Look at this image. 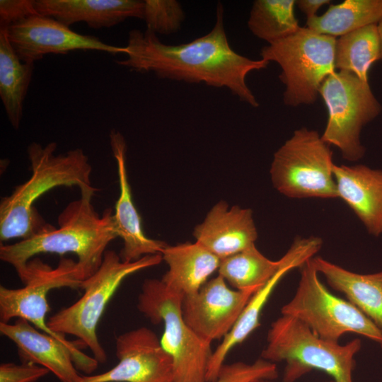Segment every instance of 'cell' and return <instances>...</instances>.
Listing matches in <instances>:
<instances>
[{"instance_id": "obj_1", "label": "cell", "mask_w": 382, "mask_h": 382, "mask_svg": "<svg viewBox=\"0 0 382 382\" xmlns=\"http://www.w3.org/2000/svg\"><path fill=\"white\" fill-rule=\"evenodd\" d=\"M126 59L116 63L131 71L153 72L157 77L226 88L253 108L260 104L246 83L248 74L267 68L269 62L252 59L233 50L224 26V8L219 2L216 21L204 35L180 45H166L146 29L129 32Z\"/></svg>"}, {"instance_id": "obj_2", "label": "cell", "mask_w": 382, "mask_h": 382, "mask_svg": "<svg viewBox=\"0 0 382 382\" xmlns=\"http://www.w3.org/2000/svg\"><path fill=\"white\" fill-rule=\"evenodd\" d=\"M98 189L80 190V198L69 202L58 216L59 227L50 225L35 236L12 244H1L0 259L11 265L22 281L28 263L40 253H73L83 281L100 267L107 246L117 238L110 208L99 216L91 200Z\"/></svg>"}, {"instance_id": "obj_3", "label": "cell", "mask_w": 382, "mask_h": 382, "mask_svg": "<svg viewBox=\"0 0 382 382\" xmlns=\"http://www.w3.org/2000/svg\"><path fill=\"white\" fill-rule=\"evenodd\" d=\"M57 145L33 142L27 149L31 175L0 202V240L26 239L44 231L47 224L35 202L46 192L59 186L91 187L92 167L81 149L56 154Z\"/></svg>"}, {"instance_id": "obj_4", "label": "cell", "mask_w": 382, "mask_h": 382, "mask_svg": "<svg viewBox=\"0 0 382 382\" xmlns=\"http://www.w3.org/2000/svg\"><path fill=\"white\" fill-rule=\"evenodd\" d=\"M361 347L359 339L343 345L324 340L301 321L282 315L270 325L261 357L286 363L283 382H294L313 369L326 373L334 382H353L354 356Z\"/></svg>"}, {"instance_id": "obj_5", "label": "cell", "mask_w": 382, "mask_h": 382, "mask_svg": "<svg viewBox=\"0 0 382 382\" xmlns=\"http://www.w3.org/2000/svg\"><path fill=\"white\" fill-rule=\"evenodd\" d=\"M162 260L161 254H156L124 262L115 251L106 250L98 270L82 282V296L50 317L48 326L57 333L76 337L80 346L88 347L99 363L106 362L107 354L99 342L96 329L107 304L128 276L157 265Z\"/></svg>"}, {"instance_id": "obj_6", "label": "cell", "mask_w": 382, "mask_h": 382, "mask_svg": "<svg viewBox=\"0 0 382 382\" xmlns=\"http://www.w3.org/2000/svg\"><path fill=\"white\" fill-rule=\"evenodd\" d=\"M22 282L25 286L18 289L0 286V319L8 323L14 318H23L37 329L50 335L69 347L74 353L77 370L91 375L99 362L80 350L79 342L66 340L64 335L52 331L48 326L46 316L49 311L47 296L54 289L68 287L81 289V279L77 262L62 258L52 268L39 258L30 260Z\"/></svg>"}, {"instance_id": "obj_7", "label": "cell", "mask_w": 382, "mask_h": 382, "mask_svg": "<svg viewBox=\"0 0 382 382\" xmlns=\"http://www.w3.org/2000/svg\"><path fill=\"white\" fill-rule=\"evenodd\" d=\"M336 41V37L301 27L260 50L262 59L276 62L282 69L279 78L285 86L286 105H308L317 100L323 81L335 71Z\"/></svg>"}, {"instance_id": "obj_8", "label": "cell", "mask_w": 382, "mask_h": 382, "mask_svg": "<svg viewBox=\"0 0 382 382\" xmlns=\"http://www.w3.org/2000/svg\"><path fill=\"white\" fill-rule=\"evenodd\" d=\"M183 298L161 279H148L142 284L137 308L153 323L164 325L161 343L173 358L174 382H207L213 351L184 320Z\"/></svg>"}, {"instance_id": "obj_9", "label": "cell", "mask_w": 382, "mask_h": 382, "mask_svg": "<svg viewBox=\"0 0 382 382\" xmlns=\"http://www.w3.org/2000/svg\"><path fill=\"white\" fill-rule=\"evenodd\" d=\"M332 151L318 131L296 129L274 154L270 173L274 187L292 199L338 198Z\"/></svg>"}, {"instance_id": "obj_10", "label": "cell", "mask_w": 382, "mask_h": 382, "mask_svg": "<svg viewBox=\"0 0 382 382\" xmlns=\"http://www.w3.org/2000/svg\"><path fill=\"white\" fill-rule=\"evenodd\" d=\"M312 258L299 268L296 291L282 306V315L298 319L324 340L338 342L343 335L352 332L382 348V332L352 303L329 291L320 282Z\"/></svg>"}, {"instance_id": "obj_11", "label": "cell", "mask_w": 382, "mask_h": 382, "mask_svg": "<svg viewBox=\"0 0 382 382\" xmlns=\"http://www.w3.org/2000/svg\"><path fill=\"white\" fill-rule=\"evenodd\" d=\"M319 95L328 111L323 140L337 148L344 159L360 160L366 151L360 140L361 129L382 111L369 81L350 72L335 71L323 81Z\"/></svg>"}, {"instance_id": "obj_12", "label": "cell", "mask_w": 382, "mask_h": 382, "mask_svg": "<svg viewBox=\"0 0 382 382\" xmlns=\"http://www.w3.org/2000/svg\"><path fill=\"white\" fill-rule=\"evenodd\" d=\"M115 351L117 365L102 374L81 376L78 382H174L173 358L149 328L120 335Z\"/></svg>"}, {"instance_id": "obj_13", "label": "cell", "mask_w": 382, "mask_h": 382, "mask_svg": "<svg viewBox=\"0 0 382 382\" xmlns=\"http://www.w3.org/2000/svg\"><path fill=\"white\" fill-rule=\"evenodd\" d=\"M8 40L19 59L34 64L49 54H65L74 50H97L124 54L125 47L106 44L92 35L79 34L56 19L40 14L6 28Z\"/></svg>"}, {"instance_id": "obj_14", "label": "cell", "mask_w": 382, "mask_h": 382, "mask_svg": "<svg viewBox=\"0 0 382 382\" xmlns=\"http://www.w3.org/2000/svg\"><path fill=\"white\" fill-rule=\"evenodd\" d=\"M255 291L231 289L218 275L183 298L184 320L199 338L212 344L228 334Z\"/></svg>"}, {"instance_id": "obj_15", "label": "cell", "mask_w": 382, "mask_h": 382, "mask_svg": "<svg viewBox=\"0 0 382 382\" xmlns=\"http://www.w3.org/2000/svg\"><path fill=\"white\" fill-rule=\"evenodd\" d=\"M323 241L316 236L298 238L284 255V262L277 274L255 291L243 308L231 330L213 351L206 376L207 382L215 381L231 350L242 343L260 325L261 312L275 286L283 277L294 268H300L320 250Z\"/></svg>"}, {"instance_id": "obj_16", "label": "cell", "mask_w": 382, "mask_h": 382, "mask_svg": "<svg viewBox=\"0 0 382 382\" xmlns=\"http://www.w3.org/2000/svg\"><path fill=\"white\" fill-rule=\"evenodd\" d=\"M110 144L117 163L120 186L112 216L117 236L123 241V248L119 255L124 262H134L146 255L161 254L168 245L144 234L132 199L126 166L127 144L123 135L116 129L111 130Z\"/></svg>"}, {"instance_id": "obj_17", "label": "cell", "mask_w": 382, "mask_h": 382, "mask_svg": "<svg viewBox=\"0 0 382 382\" xmlns=\"http://www.w3.org/2000/svg\"><path fill=\"white\" fill-rule=\"evenodd\" d=\"M193 236L197 243L223 260L255 245L257 232L250 209H229L221 201L195 228Z\"/></svg>"}, {"instance_id": "obj_18", "label": "cell", "mask_w": 382, "mask_h": 382, "mask_svg": "<svg viewBox=\"0 0 382 382\" xmlns=\"http://www.w3.org/2000/svg\"><path fill=\"white\" fill-rule=\"evenodd\" d=\"M0 332L16 345L23 363L45 367L61 382H78L81 378L73 351L54 337L40 332L26 320L17 318L12 324L0 322Z\"/></svg>"}, {"instance_id": "obj_19", "label": "cell", "mask_w": 382, "mask_h": 382, "mask_svg": "<svg viewBox=\"0 0 382 382\" xmlns=\"http://www.w3.org/2000/svg\"><path fill=\"white\" fill-rule=\"evenodd\" d=\"M338 198L363 224L367 232L382 234V170L363 164L333 166Z\"/></svg>"}, {"instance_id": "obj_20", "label": "cell", "mask_w": 382, "mask_h": 382, "mask_svg": "<svg viewBox=\"0 0 382 382\" xmlns=\"http://www.w3.org/2000/svg\"><path fill=\"white\" fill-rule=\"evenodd\" d=\"M144 1L35 0L38 14L64 25L84 22L93 28H110L128 18H143Z\"/></svg>"}, {"instance_id": "obj_21", "label": "cell", "mask_w": 382, "mask_h": 382, "mask_svg": "<svg viewBox=\"0 0 382 382\" xmlns=\"http://www.w3.org/2000/svg\"><path fill=\"white\" fill-rule=\"evenodd\" d=\"M168 270L161 281L184 297L192 295L218 270L221 260L196 241L168 245L161 253Z\"/></svg>"}, {"instance_id": "obj_22", "label": "cell", "mask_w": 382, "mask_h": 382, "mask_svg": "<svg viewBox=\"0 0 382 382\" xmlns=\"http://www.w3.org/2000/svg\"><path fill=\"white\" fill-rule=\"evenodd\" d=\"M315 268L333 289L345 295L382 332V271L359 274L321 257L312 258Z\"/></svg>"}, {"instance_id": "obj_23", "label": "cell", "mask_w": 382, "mask_h": 382, "mask_svg": "<svg viewBox=\"0 0 382 382\" xmlns=\"http://www.w3.org/2000/svg\"><path fill=\"white\" fill-rule=\"evenodd\" d=\"M34 64L22 62L11 46L6 27H0V97L12 127L19 128L23 102L31 82Z\"/></svg>"}, {"instance_id": "obj_24", "label": "cell", "mask_w": 382, "mask_h": 382, "mask_svg": "<svg viewBox=\"0 0 382 382\" xmlns=\"http://www.w3.org/2000/svg\"><path fill=\"white\" fill-rule=\"evenodd\" d=\"M382 19V0H345L331 4L321 16L307 19L306 27L319 34L341 37Z\"/></svg>"}, {"instance_id": "obj_25", "label": "cell", "mask_w": 382, "mask_h": 382, "mask_svg": "<svg viewBox=\"0 0 382 382\" xmlns=\"http://www.w3.org/2000/svg\"><path fill=\"white\" fill-rule=\"evenodd\" d=\"M284 260L283 255L279 260H272L254 245L221 260L218 273L234 289L257 291L277 274Z\"/></svg>"}, {"instance_id": "obj_26", "label": "cell", "mask_w": 382, "mask_h": 382, "mask_svg": "<svg viewBox=\"0 0 382 382\" xmlns=\"http://www.w3.org/2000/svg\"><path fill=\"white\" fill-rule=\"evenodd\" d=\"M381 59L377 24L361 28L339 37L336 41L335 67L369 81L371 66Z\"/></svg>"}, {"instance_id": "obj_27", "label": "cell", "mask_w": 382, "mask_h": 382, "mask_svg": "<svg viewBox=\"0 0 382 382\" xmlns=\"http://www.w3.org/2000/svg\"><path fill=\"white\" fill-rule=\"evenodd\" d=\"M295 0H255L248 27L257 37L268 44L284 39L299 30L295 16Z\"/></svg>"}, {"instance_id": "obj_28", "label": "cell", "mask_w": 382, "mask_h": 382, "mask_svg": "<svg viewBox=\"0 0 382 382\" xmlns=\"http://www.w3.org/2000/svg\"><path fill=\"white\" fill-rule=\"evenodd\" d=\"M143 18L146 29L155 34L168 35L177 32L185 20V12L176 0L144 1Z\"/></svg>"}, {"instance_id": "obj_29", "label": "cell", "mask_w": 382, "mask_h": 382, "mask_svg": "<svg viewBox=\"0 0 382 382\" xmlns=\"http://www.w3.org/2000/svg\"><path fill=\"white\" fill-rule=\"evenodd\" d=\"M277 377V364L261 358L252 364L237 361L224 364L214 382H255L260 380L273 381Z\"/></svg>"}, {"instance_id": "obj_30", "label": "cell", "mask_w": 382, "mask_h": 382, "mask_svg": "<svg viewBox=\"0 0 382 382\" xmlns=\"http://www.w3.org/2000/svg\"><path fill=\"white\" fill-rule=\"evenodd\" d=\"M50 371L39 365L23 363H2L0 365V382H36Z\"/></svg>"}, {"instance_id": "obj_31", "label": "cell", "mask_w": 382, "mask_h": 382, "mask_svg": "<svg viewBox=\"0 0 382 382\" xmlns=\"http://www.w3.org/2000/svg\"><path fill=\"white\" fill-rule=\"evenodd\" d=\"M37 14L35 0L0 1V27L7 28Z\"/></svg>"}, {"instance_id": "obj_32", "label": "cell", "mask_w": 382, "mask_h": 382, "mask_svg": "<svg viewBox=\"0 0 382 382\" xmlns=\"http://www.w3.org/2000/svg\"><path fill=\"white\" fill-rule=\"evenodd\" d=\"M330 0H297L296 5L306 16L307 19L316 15L317 11L324 5L330 4Z\"/></svg>"}, {"instance_id": "obj_33", "label": "cell", "mask_w": 382, "mask_h": 382, "mask_svg": "<svg viewBox=\"0 0 382 382\" xmlns=\"http://www.w3.org/2000/svg\"><path fill=\"white\" fill-rule=\"evenodd\" d=\"M380 47H381V59H382V19L377 24Z\"/></svg>"}, {"instance_id": "obj_34", "label": "cell", "mask_w": 382, "mask_h": 382, "mask_svg": "<svg viewBox=\"0 0 382 382\" xmlns=\"http://www.w3.org/2000/svg\"><path fill=\"white\" fill-rule=\"evenodd\" d=\"M255 382H274V381L272 380H260Z\"/></svg>"}, {"instance_id": "obj_35", "label": "cell", "mask_w": 382, "mask_h": 382, "mask_svg": "<svg viewBox=\"0 0 382 382\" xmlns=\"http://www.w3.org/2000/svg\"><path fill=\"white\" fill-rule=\"evenodd\" d=\"M327 382H334L333 381H327Z\"/></svg>"}]
</instances>
